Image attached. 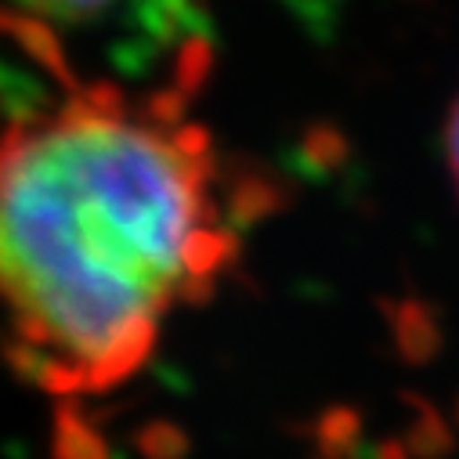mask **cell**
<instances>
[{
	"mask_svg": "<svg viewBox=\"0 0 459 459\" xmlns=\"http://www.w3.org/2000/svg\"><path fill=\"white\" fill-rule=\"evenodd\" d=\"M232 254L210 145L167 101L94 83L0 131V318L44 391L134 377Z\"/></svg>",
	"mask_w": 459,
	"mask_h": 459,
	"instance_id": "obj_1",
	"label": "cell"
},
{
	"mask_svg": "<svg viewBox=\"0 0 459 459\" xmlns=\"http://www.w3.org/2000/svg\"><path fill=\"white\" fill-rule=\"evenodd\" d=\"M4 4L40 26L44 33H94L117 26L170 22L181 0H4Z\"/></svg>",
	"mask_w": 459,
	"mask_h": 459,
	"instance_id": "obj_2",
	"label": "cell"
},
{
	"mask_svg": "<svg viewBox=\"0 0 459 459\" xmlns=\"http://www.w3.org/2000/svg\"><path fill=\"white\" fill-rule=\"evenodd\" d=\"M402 402L412 412L405 437H402L409 455L412 459H448L455 452V430L448 427V420L430 402H423L420 394H405Z\"/></svg>",
	"mask_w": 459,
	"mask_h": 459,
	"instance_id": "obj_3",
	"label": "cell"
},
{
	"mask_svg": "<svg viewBox=\"0 0 459 459\" xmlns=\"http://www.w3.org/2000/svg\"><path fill=\"white\" fill-rule=\"evenodd\" d=\"M362 416L348 405H333L315 423V448L322 459H359L362 452Z\"/></svg>",
	"mask_w": 459,
	"mask_h": 459,
	"instance_id": "obj_4",
	"label": "cell"
},
{
	"mask_svg": "<svg viewBox=\"0 0 459 459\" xmlns=\"http://www.w3.org/2000/svg\"><path fill=\"white\" fill-rule=\"evenodd\" d=\"M398 343H402V351L412 359V362H427L437 348V333L434 325L427 322L423 311H402L398 318Z\"/></svg>",
	"mask_w": 459,
	"mask_h": 459,
	"instance_id": "obj_5",
	"label": "cell"
},
{
	"mask_svg": "<svg viewBox=\"0 0 459 459\" xmlns=\"http://www.w3.org/2000/svg\"><path fill=\"white\" fill-rule=\"evenodd\" d=\"M142 452L149 459H185L188 455V434L174 423H152L142 434Z\"/></svg>",
	"mask_w": 459,
	"mask_h": 459,
	"instance_id": "obj_6",
	"label": "cell"
},
{
	"mask_svg": "<svg viewBox=\"0 0 459 459\" xmlns=\"http://www.w3.org/2000/svg\"><path fill=\"white\" fill-rule=\"evenodd\" d=\"M359 459H412L402 437H380L373 445H362Z\"/></svg>",
	"mask_w": 459,
	"mask_h": 459,
	"instance_id": "obj_7",
	"label": "cell"
},
{
	"mask_svg": "<svg viewBox=\"0 0 459 459\" xmlns=\"http://www.w3.org/2000/svg\"><path fill=\"white\" fill-rule=\"evenodd\" d=\"M448 142H452V167H455V185H459V101H455V112H452Z\"/></svg>",
	"mask_w": 459,
	"mask_h": 459,
	"instance_id": "obj_8",
	"label": "cell"
},
{
	"mask_svg": "<svg viewBox=\"0 0 459 459\" xmlns=\"http://www.w3.org/2000/svg\"><path fill=\"white\" fill-rule=\"evenodd\" d=\"M455 423H459V402H455Z\"/></svg>",
	"mask_w": 459,
	"mask_h": 459,
	"instance_id": "obj_9",
	"label": "cell"
}]
</instances>
